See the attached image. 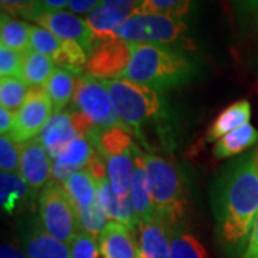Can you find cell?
<instances>
[{
    "instance_id": "8992f818",
    "label": "cell",
    "mask_w": 258,
    "mask_h": 258,
    "mask_svg": "<svg viewBox=\"0 0 258 258\" xmlns=\"http://www.w3.org/2000/svg\"><path fill=\"white\" fill-rule=\"evenodd\" d=\"M39 214L43 228L59 241L71 244L81 232L78 210L63 184L50 181L39 197Z\"/></svg>"
},
{
    "instance_id": "603a6c76",
    "label": "cell",
    "mask_w": 258,
    "mask_h": 258,
    "mask_svg": "<svg viewBox=\"0 0 258 258\" xmlns=\"http://www.w3.org/2000/svg\"><path fill=\"white\" fill-rule=\"evenodd\" d=\"M79 74L63 68H56L55 72L45 83V89L53 103L55 113L66 109L69 102L74 99Z\"/></svg>"
},
{
    "instance_id": "9a60e30c",
    "label": "cell",
    "mask_w": 258,
    "mask_h": 258,
    "mask_svg": "<svg viewBox=\"0 0 258 258\" xmlns=\"http://www.w3.org/2000/svg\"><path fill=\"white\" fill-rule=\"evenodd\" d=\"M102 258H139L134 231L119 222L109 221L99 235Z\"/></svg>"
},
{
    "instance_id": "83f0119b",
    "label": "cell",
    "mask_w": 258,
    "mask_h": 258,
    "mask_svg": "<svg viewBox=\"0 0 258 258\" xmlns=\"http://www.w3.org/2000/svg\"><path fill=\"white\" fill-rule=\"evenodd\" d=\"M55 62L46 55H42L35 50H29L23 57L22 79L30 86H42L55 72Z\"/></svg>"
},
{
    "instance_id": "cb8c5ba5",
    "label": "cell",
    "mask_w": 258,
    "mask_h": 258,
    "mask_svg": "<svg viewBox=\"0 0 258 258\" xmlns=\"http://www.w3.org/2000/svg\"><path fill=\"white\" fill-rule=\"evenodd\" d=\"M93 147L105 158L123 154L135 145L132 134L125 126H113L108 129H96L91 135Z\"/></svg>"
},
{
    "instance_id": "f546056e",
    "label": "cell",
    "mask_w": 258,
    "mask_h": 258,
    "mask_svg": "<svg viewBox=\"0 0 258 258\" xmlns=\"http://www.w3.org/2000/svg\"><path fill=\"white\" fill-rule=\"evenodd\" d=\"M29 89H30V85L22 78H2V82H0L2 108H6L16 113L26 99Z\"/></svg>"
},
{
    "instance_id": "74e56055",
    "label": "cell",
    "mask_w": 258,
    "mask_h": 258,
    "mask_svg": "<svg viewBox=\"0 0 258 258\" xmlns=\"http://www.w3.org/2000/svg\"><path fill=\"white\" fill-rule=\"evenodd\" d=\"M241 258H258V214L249 232L248 241Z\"/></svg>"
},
{
    "instance_id": "e0dca14e",
    "label": "cell",
    "mask_w": 258,
    "mask_h": 258,
    "mask_svg": "<svg viewBox=\"0 0 258 258\" xmlns=\"http://www.w3.org/2000/svg\"><path fill=\"white\" fill-rule=\"evenodd\" d=\"M129 198L139 224L149 221L155 217L147 166L144 161V152H141L137 145H135V174H134Z\"/></svg>"
},
{
    "instance_id": "7bdbcfd3",
    "label": "cell",
    "mask_w": 258,
    "mask_h": 258,
    "mask_svg": "<svg viewBox=\"0 0 258 258\" xmlns=\"http://www.w3.org/2000/svg\"><path fill=\"white\" fill-rule=\"evenodd\" d=\"M45 12H56L63 10L69 6V0H40Z\"/></svg>"
},
{
    "instance_id": "4316f807",
    "label": "cell",
    "mask_w": 258,
    "mask_h": 258,
    "mask_svg": "<svg viewBox=\"0 0 258 258\" xmlns=\"http://www.w3.org/2000/svg\"><path fill=\"white\" fill-rule=\"evenodd\" d=\"M63 185L69 197L72 198L76 210H85L98 203L96 181L86 169L75 172Z\"/></svg>"
},
{
    "instance_id": "60d3db41",
    "label": "cell",
    "mask_w": 258,
    "mask_h": 258,
    "mask_svg": "<svg viewBox=\"0 0 258 258\" xmlns=\"http://www.w3.org/2000/svg\"><path fill=\"white\" fill-rule=\"evenodd\" d=\"M0 258H29L23 249L12 242H3L0 247Z\"/></svg>"
},
{
    "instance_id": "6da1fadb",
    "label": "cell",
    "mask_w": 258,
    "mask_h": 258,
    "mask_svg": "<svg viewBox=\"0 0 258 258\" xmlns=\"http://www.w3.org/2000/svg\"><path fill=\"white\" fill-rule=\"evenodd\" d=\"M214 210L220 237L227 245L240 247L248 241L258 214V147L222 176Z\"/></svg>"
},
{
    "instance_id": "d4e9b609",
    "label": "cell",
    "mask_w": 258,
    "mask_h": 258,
    "mask_svg": "<svg viewBox=\"0 0 258 258\" xmlns=\"http://www.w3.org/2000/svg\"><path fill=\"white\" fill-rule=\"evenodd\" d=\"M258 142V131L252 125H244L215 142L214 155L220 159L235 157L252 148Z\"/></svg>"
},
{
    "instance_id": "52a82bcc",
    "label": "cell",
    "mask_w": 258,
    "mask_h": 258,
    "mask_svg": "<svg viewBox=\"0 0 258 258\" xmlns=\"http://www.w3.org/2000/svg\"><path fill=\"white\" fill-rule=\"evenodd\" d=\"M72 108L82 112L98 129L123 126L113 108L105 82L91 75H79L72 99Z\"/></svg>"
},
{
    "instance_id": "5b68a950",
    "label": "cell",
    "mask_w": 258,
    "mask_h": 258,
    "mask_svg": "<svg viewBox=\"0 0 258 258\" xmlns=\"http://www.w3.org/2000/svg\"><path fill=\"white\" fill-rule=\"evenodd\" d=\"M186 33L188 25L185 19L157 13H142L131 15L115 35L131 43H148L185 49L182 47L184 43H191Z\"/></svg>"
},
{
    "instance_id": "d6986e66",
    "label": "cell",
    "mask_w": 258,
    "mask_h": 258,
    "mask_svg": "<svg viewBox=\"0 0 258 258\" xmlns=\"http://www.w3.org/2000/svg\"><path fill=\"white\" fill-rule=\"evenodd\" d=\"M249 118H251V105L248 101L242 99L231 103L230 106H227L224 111L220 112V115L208 128L205 135V142L208 144L217 142L232 131L244 125H248Z\"/></svg>"
},
{
    "instance_id": "4fadbf2b",
    "label": "cell",
    "mask_w": 258,
    "mask_h": 258,
    "mask_svg": "<svg viewBox=\"0 0 258 258\" xmlns=\"http://www.w3.org/2000/svg\"><path fill=\"white\" fill-rule=\"evenodd\" d=\"M95 152L92 141L86 137L74 139L63 152L52 161V178L64 184L68 178L78 171L86 169Z\"/></svg>"
},
{
    "instance_id": "ab89813d",
    "label": "cell",
    "mask_w": 258,
    "mask_h": 258,
    "mask_svg": "<svg viewBox=\"0 0 258 258\" xmlns=\"http://www.w3.org/2000/svg\"><path fill=\"white\" fill-rule=\"evenodd\" d=\"M139 2H141V0H102V3L111 5L113 8L119 9L120 12L129 15V16L134 15L135 9L138 8Z\"/></svg>"
},
{
    "instance_id": "44dd1931",
    "label": "cell",
    "mask_w": 258,
    "mask_h": 258,
    "mask_svg": "<svg viewBox=\"0 0 258 258\" xmlns=\"http://www.w3.org/2000/svg\"><path fill=\"white\" fill-rule=\"evenodd\" d=\"M129 15L111 5L101 3L86 16V23L92 30L95 42L116 37V30L126 22Z\"/></svg>"
},
{
    "instance_id": "3957f363",
    "label": "cell",
    "mask_w": 258,
    "mask_h": 258,
    "mask_svg": "<svg viewBox=\"0 0 258 258\" xmlns=\"http://www.w3.org/2000/svg\"><path fill=\"white\" fill-rule=\"evenodd\" d=\"M151 198L158 218L174 227L182 220L188 207V191L179 168L164 158L144 154Z\"/></svg>"
},
{
    "instance_id": "30bf717a",
    "label": "cell",
    "mask_w": 258,
    "mask_h": 258,
    "mask_svg": "<svg viewBox=\"0 0 258 258\" xmlns=\"http://www.w3.org/2000/svg\"><path fill=\"white\" fill-rule=\"evenodd\" d=\"M35 23L47 29L62 40L78 42L88 52V55L91 53L95 45V36L89 25L86 23V19L79 18L72 12H64V10L43 12L36 19Z\"/></svg>"
},
{
    "instance_id": "2e32d148",
    "label": "cell",
    "mask_w": 258,
    "mask_h": 258,
    "mask_svg": "<svg viewBox=\"0 0 258 258\" xmlns=\"http://www.w3.org/2000/svg\"><path fill=\"white\" fill-rule=\"evenodd\" d=\"M96 195H98V203L109 221L119 222L131 231L138 228L139 222L132 208L131 198L119 197L112 189L108 178L96 182Z\"/></svg>"
},
{
    "instance_id": "b9f144b4",
    "label": "cell",
    "mask_w": 258,
    "mask_h": 258,
    "mask_svg": "<svg viewBox=\"0 0 258 258\" xmlns=\"http://www.w3.org/2000/svg\"><path fill=\"white\" fill-rule=\"evenodd\" d=\"M15 123V112L6 108H0V132L2 135H9Z\"/></svg>"
},
{
    "instance_id": "d6a6232c",
    "label": "cell",
    "mask_w": 258,
    "mask_h": 258,
    "mask_svg": "<svg viewBox=\"0 0 258 258\" xmlns=\"http://www.w3.org/2000/svg\"><path fill=\"white\" fill-rule=\"evenodd\" d=\"M63 40L55 36L52 32L42 26H32L30 28V49L39 52L42 55L49 56L53 59L56 53L60 50Z\"/></svg>"
},
{
    "instance_id": "7c38bea8",
    "label": "cell",
    "mask_w": 258,
    "mask_h": 258,
    "mask_svg": "<svg viewBox=\"0 0 258 258\" xmlns=\"http://www.w3.org/2000/svg\"><path fill=\"white\" fill-rule=\"evenodd\" d=\"M172 227L157 215L138 225L139 258H171Z\"/></svg>"
},
{
    "instance_id": "7402d4cb",
    "label": "cell",
    "mask_w": 258,
    "mask_h": 258,
    "mask_svg": "<svg viewBox=\"0 0 258 258\" xmlns=\"http://www.w3.org/2000/svg\"><path fill=\"white\" fill-rule=\"evenodd\" d=\"M30 186L18 172L0 174V203L3 211L13 215L30 198Z\"/></svg>"
},
{
    "instance_id": "1f68e13d",
    "label": "cell",
    "mask_w": 258,
    "mask_h": 258,
    "mask_svg": "<svg viewBox=\"0 0 258 258\" xmlns=\"http://www.w3.org/2000/svg\"><path fill=\"white\" fill-rule=\"evenodd\" d=\"M171 258H208V252L192 234L172 230Z\"/></svg>"
},
{
    "instance_id": "e575fe53",
    "label": "cell",
    "mask_w": 258,
    "mask_h": 258,
    "mask_svg": "<svg viewBox=\"0 0 258 258\" xmlns=\"http://www.w3.org/2000/svg\"><path fill=\"white\" fill-rule=\"evenodd\" d=\"M22 158V144L2 135L0 138V168L2 172H18Z\"/></svg>"
},
{
    "instance_id": "484cf974",
    "label": "cell",
    "mask_w": 258,
    "mask_h": 258,
    "mask_svg": "<svg viewBox=\"0 0 258 258\" xmlns=\"http://www.w3.org/2000/svg\"><path fill=\"white\" fill-rule=\"evenodd\" d=\"M30 25L18 19L2 13L0 20V42L2 46L16 50L19 53H28L30 50Z\"/></svg>"
},
{
    "instance_id": "ac0fdd59",
    "label": "cell",
    "mask_w": 258,
    "mask_h": 258,
    "mask_svg": "<svg viewBox=\"0 0 258 258\" xmlns=\"http://www.w3.org/2000/svg\"><path fill=\"white\" fill-rule=\"evenodd\" d=\"M23 248L29 258H72L71 245L50 235L42 224L29 228L23 237Z\"/></svg>"
},
{
    "instance_id": "d590c367",
    "label": "cell",
    "mask_w": 258,
    "mask_h": 258,
    "mask_svg": "<svg viewBox=\"0 0 258 258\" xmlns=\"http://www.w3.org/2000/svg\"><path fill=\"white\" fill-rule=\"evenodd\" d=\"M69 245L72 258H102L98 237L85 231H81Z\"/></svg>"
},
{
    "instance_id": "ee69618b",
    "label": "cell",
    "mask_w": 258,
    "mask_h": 258,
    "mask_svg": "<svg viewBox=\"0 0 258 258\" xmlns=\"http://www.w3.org/2000/svg\"><path fill=\"white\" fill-rule=\"evenodd\" d=\"M241 5L248 10V12H254L258 13V0H238Z\"/></svg>"
},
{
    "instance_id": "9c48e42d",
    "label": "cell",
    "mask_w": 258,
    "mask_h": 258,
    "mask_svg": "<svg viewBox=\"0 0 258 258\" xmlns=\"http://www.w3.org/2000/svg\"><path fill=\"white\" fill-rule=\"evenodd\" d=\"M135 45L137 43H131L119 37L96 40L88 56L85 66L86 74L102 81L120 78L128 68Z\"/></svg>"
},
{
    "instance_id": "5bb4252c",
    "label": "cell",
    "mask_w": 258,
    "mask_h": 258,
    "mask_svg": "<svg viewBox=\"0 0 258 258\" xmlns=\"http://www.w3.org/2000/svg\"><path fill=\"white\" fill-rule=\"evenodd\" d=\"M78 137L79 135L72 123L71 113L68 109V111L53 113V116L47 120V123L45 125V128L42 129L37 139L40 141V144L46 149L50 159L53 161Z\"/></svg>"
},
{
    "instance_id": "8fae6325",
    "label": "cell",
    "mask_w": 258,
    "mask_h": 258,
    "mask_svg": "<svg viewBox=\"0 0 258 258\" xmlns=\"http://www.w3.org/2000/svg\"><path fill=\"white\" fill-rule=\"evenodd\" d=\"M19 174L33 189H43L52 176V159L39 139L22 144V158Z\"/></svg>"
},
{
    "instance_id": "ba28073f",
    "label": "cell",
    "mask_w": 258,
    "mask_h": 258,
    "mask_svg": "<svg viewBox=\"0 0 258 258\" xmlns=\"http://www.w3.org/2000/svg\"><path fill=\"white\" fill-rule=\"evenodd\" d=\"M53 113V103L47 95L45 85L30 86L23 105L15 113V123L9 137L18 144H26L40 135Z\"/></svg>"
},
{
    "instance_id": "4dcf8cb0",
    "label": "cell",
    "mask_w": 258,
    "mask_h": 258,
    "mask_svg": "<svg viewBox=\"0 0 258 258\" xmlns=\"http://www.w3.org/2000/svg\"><path fill=\"white\" fill-rule=\"evenodd\" d=\"M88 52L83 49L78 42L74 40H63L60 50L52 59L57 68H63L76 74H81L88 62Z\"/></svg>"
},
{
    "instance_id": "f1b7e54d",
    "label": "cell",
    "mask_w": 258,
    "mask_h": 258,
    "mask_svg": "<svg viewBox=\"0 0 258 258\" xmlns=\"http://www.w3.org/2000/svg\"><path fill=\"white\" fill-rule=\"evenodd\" d=\"M194 0H141L134 15L157 13L186 19L192 12Z\"/></svg>"
},
{
    "instance_id": "836d02e7",
    "label": "cell",
    "mask_w": 258,
    "mask_h": 258,
    "mask_svg": "<svg viewBox=\"0 0 258 258\" xmlns=\"http://www.w3.org/2000/svg\"><path fill=\"white\" fill-rule=\"evenodd\" d=\"M0 6L2 13L32 22H36V19L45 12L40 0H0Z\"/></svg>"
},
{
    "instance_id": "8d00e7d4",
    "label": "cell",
    "mask_w": 258,
    "mask_h": 258,
    "mask_svg": "<svg viewBox=\"0 0 258 258\" xmlns=\"http://www.w3.org/2000/svg\"><path fill=\"white\" fill-rule=\"evenodd\" d=\"M23 53L0 46V75L2 78H22L23 71Z\"/></svg>"
},
{
    "instance_id": "ffe728a7",
    "label": "cell",
    "mask_w": 258,
    "mask_h": 258,
    "mask_svg": "<svg viewBox=\"0 0 258 258\" xmlns=\"http://www.w3.org/2000/svg\"><path fill=\"white\" fill-rule=\"evenodd\" d=\"M108 181L119 197H129L135 174V145L123 154L106 158Z\"/></svg>"
},
{
    "instance_id": "277c9868",
    "label": "cell",
    "mask_w": 258,
    "mask_h": 258,
    "mask_svg": "<svg viewBox=\"0 0 258 258\" xmlns=\"http://www.w3.org/2000/svg\"><path fill=\"white\" fill-rule=\"evenodd\" d=\"M103 82L108 88L113 108L122 125L131 134H135L138 138H142V126L149 120L155 119L162 112V101L159 92L122 78Z\"/></svg>"
},
{
    "instance_id": "7a4b0ae2",
    "label": "cell",
    "mask_w": 258,
    "mask_h": 258,
    "mask_svg": "<svg viewBox=\"0 0 258 258\" xmlns=\"http://www.w3.org/2000/svg\"><path fill=\"white\" fill-rule=\"evenodd\" d=\"M195 72L197 64L185 49L137 43L120 78L164 92L188 82Z\"/></svg>"
},
{
    "instance_id": "f35d334b",
    "label": "cell",
    "mask_w": 258,
    "mask_h": 258,
    "mask_svg": "<svg viewBox=\"0 0 258 258\" xmlns=\"http://www.w3.org/2000/svg\"><path fill=\"white\" fill-rule=\"evenodd\" d=\"M101 3L102 0H69L68 9L75 15H89Z\"/></svg>"
}]
</instances>
